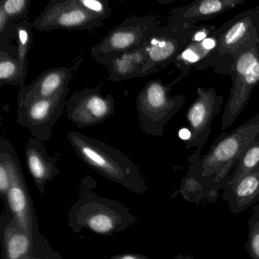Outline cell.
Listing matches in <instances>:
<instances>
[{"label":"cell","instance_id":"cell-9","mask_svg":"<svg viewBox=\"0 0 259 259\" xmlns=\"http://www.w3.org/2000/svg\"><path fill=\"white\" fill-rule=\"evenodd\" d=\"M10 164L11 185L6 198L7 208L18 226L34 239L36 250L41 247L45 241L39 232L38 221L32 198L27 186L19 156L13 145L10 149Z\"/></svg>","mask_w":259,"mask_h":259},{"label":"cell","instance_id":"cell-17","mask_svg":"<svg viewBox=\"0 0 259 259\" xmlns=\"http://www.w3.org/2000/svg\"><path fill=\"white\" fill-rule=\"evenodd\" d=\"M25 155L27 166L34 184L38 192L44 195L47 183L60 174L57 159L50 155L44 142L34 138L28 139Z\"/></svg>","mask_w":259,"mask_h":259},{"label":"cell","instance_id":"cell-11","mask_svg":"<svg viewBox=\"0 0 259 259\" xmlns=\"http://www.w3.org/2000/svg\"><path fill=\"white\" fill-rule=\"evenodd\" d=\"M196 98L186 111L189 135L184 139L186 149H202L212 133V122L221 112L224 97L214 89L198 88Z\"/></svg>","mask_w":259,"mask_h":259},{"label":"cell","instance_id":"cell-3","mask_svg":"<svg viewBox=\"0 0 259 259\" xmlns=\"http://www.w3.org/2000/svg\"><path fill=\"white\" fill-rule=\"evenodd\" d=\"M67 139L78 157L107 180L139 195L148 191L139 167L122 151L78 132H69Z\"/></svg>","mask_w":259,"mask_h":259},{"label":"cell","instance_id":"cell-25","mask_svg":"<svg viewBox=\"0 0 259 259\" xmlns=\"http://www.w3.org/2000/svg\"><path fill=\"white\" fill-rule=\"evenodd\" d=\"M16 24L9 18L3 9L0 8V49L16 57L17 48L10 45L11 40L16 38Z\"/></svg>","mask_w":259,"mask_h":259},{"label":"cell","instance_id":"cell-16","mask_svg":"<svg viewBox=\"0 0 259 259\" xmlns=\"http://www.w3.org/2000/svg\"><path fill=\"white\" fill-rule=\"evenodd\" d=\"M245 0H195L171 11L168 23L189 27L208 20L242 5Z\"/></svg>","mask_w":259,"mask_h":259},{"label":"cell","instance_id":"cell-24","mask_svg":"<svg viewBox=\"0 0 259 259\" xmlns=\"http://www.w3.org/2000/svg\"><path fill=\"white\" fill-rule=\"evenodd\" d=\"M178 194H181L183 198L189 202L198 203L203 198H210L209 194L202 184L188 172L187 175L182 180L180 189L172 197Z\"/></svg>","mask_w":259,"mask_h":259},{"label":"cell","instance_id":"cell-30","mask_svg":"<svg viewBox=\"0 0 259 259\" xmlns=\"http://www.w3.org/2000/svg\"><path fill=\"white\" fill-rule=\"evenodd\" d=\"M47 257H48V259H63L59 254H56L55 252L51 253L50 255L49 252H48Z\"/></svg>","mask_w":259,"mask_h":259},{"label":"cell","instance_id":"cell-21","mask_svg":"<svg viewBox=\"0 0 259 259\" xmlns=\"http://www.w3.org/2000/svg\"><path fill=\"white\" fill-rule=\"evenodd\" d=\"M25 81L22 75L19 60L6 51H0V84L25 87Z\"/></svg>","mask_w":259,"mask_h":259},{"label":"cell","instance_id":"cell-1","mask_svg":"<svg viewBox=\"0 0 259 259\" xmlns=\"http://www.w3.org/2000/svg\"><path fill=\"white\" fill-rule=\"evenodd\" d=\"M258 136L259 113L233 131L221 133L204 156L197 149L188 158V172L202 184L210 198H218V189H226L241 156Z\"/></svg>","mask_w":259,"mask_h":259},{"label":"cell","instance_id":"cell-23","mask_svg":"<svg viewBox=\"0 0 259 259\" xmlns=\"http://www.w3.org/2000/svg\"><path fill=\"white\" fill-rule=\"evenodd\" d=\"M31 23L27 20L21 21L16 24V39H17V60L22 69L24 79L26 80L28 67V52L32 42Z\"/></svg>","mask_w":259,"mask_h":259},{"label":"cell","instance_id":"cell-2","mask_svg":"<svg viewBox=\"0 0 259 259\" xmlns=\"http://www.w3.org/2000/svg\"><path fill=\"white\" fill-rule=\"evenodd\" d=\"M92 186L83 181L78 199L68 212V226L74 233L78 234L86 229L101 236H111L137 221L126 206L95 193Z\"/></svg>","mask_w":259,"mask_h":259},{"label":"cell","instance_id":"cell-10","mask_svg":"<svg viewBox=\"0 0 259 259\" xmlns=\"http://www.w3.org/2000/svg\"><path fill=\"white\" fill-rule=\"evenodd\" d=\"M198 25L184 27L167 23L159 27L145 45L147 63L143 77L156 73L172 64L177 56L191 43Z\"/></svg>","mask_w":259,"mask_h":259},{"label":"cell","instance_id":"cell-18","mask_svg":"<svg viewBox=\"0 0 259 259\" xmlns=\"http://www.w3.org/2000/svg\"><path fill=\"white\" fill-rule=\"evenodd\" d=\"M2 259H33L34 239L16 224L8 209L1 216Z\"/></svg>","mask_w":259,"mask_h":259},{"label":"cell","instance_id":"cell-4","mask_svg":"<svg viewBox=\"0 0 259 259\" xmlns=\"http://www.w3.org/2000/svg\"><path fill=\"white\" fill-rule=\"evenodd\" d=\"M108 12L105 0H51L33 21V29L92 31L101 28Z\"/></svg>","mask_w":259,"mask_h":259},{"label":"cell","instance_id":"cell-7","mask_svg":"<svg viewBox=\"0 0 259 259\" xmlns=\"http://www.w3.org/2000/svg\"><path fill=\"white\" fill-rule=\"evenodd\" d=\"M220 28L221 31L216 50L197 65L195 71L218 66L226 57L231 59L259 45V5L239 13Z\"/></svg>","mask_w":259,"mask_h":259},{"label":"cell","instance_id":"cell-26","mask_svg":"<svg viewBox=\"0 0 259 259\" xmlns=\"http://www.w3.org/2000/svg\"><path fill=\"white\" fill-rule=\"evenodd\" d=\"M251 211L248 221V235L245 248L251 259H259V204L253 205Z\"/></svg>","mask_w":259,"mask_h":259},{"label":"cell","instance_id":"cell-5","mask_svg":"<svg viewBox=\"0 0 259 259\" xmlns=\"http://www.w3.org/2000/svg\"><path fill=\"white\" fill-rule=\"evenodd\" d=\"M174 78L165 84L160 78L148 81L136 98L139 126L148 136L161 137L166 124L181 110L186 101L184 95H170L177 84Z\"/></svg>","mask_w":259,"mask_h":259},{"label":"cell","instance_id":"cell-29","mask_svg":"<svg viewBox=\"0 0 259 259\" xmlns=\"http://www.w3.org/2000/svg\"><path fill=\"white\" fill-rule=\"evenodd\" d=\"M174 259H195L192 256L189 254H178Z\"/></svg>","mask_w":259,"mask_h":259},{"label":"cell","instance_id":"cell-20","mask_svg":"<svg viewBox=\"0 0 259 259\" xmlns=\"http://www.w3.org/2000/svg\"><path fill=\"white\" fill-rule=\"evenodd\" d=\"M147 63L145 46L125 52L109 60L104 67L109 73V80L115 82L143 77Z\"/></svg>","mask_w":259,"mask_h":259},{"label":"cell","instance_id":"cell-14","mask_svg":"<svg viewBox=\"0 0 259 259\" xmlns=\"http://www.w3.org/2000/svg\"><path fill=\"white\" fill-rule=\"evenodd\" d=\"M221 28L214 25H199L192 36L191 43L177 56L172 64L180 71L176 78L180 82L189 76L197 65L210 57L216 50Z\"/></svg>","mask_w":259,"mask_h":259},{"label":"cell","instance_id":"cell-12","mask_svg":"<svg viewBox=\"0 0 259 259\" xmlns=\"http://www.w3.org/2000/svg\"><path fill=\"white\" fill-rule=\"evenodd\" d=\"M66 109L69 120L79 128L102 123L116 110L113 95L104 96L100 87L77 91L68 100Z\"/></svg>","mask_w":259,"mask_h":259},{"label":"cell","instance_id":"cell-19","mask_svg":"<svg viewBox=\"0 0 259 259\" xmlns=\"http://www.w3.org/2000/svg\"><path fill=\"white\" fill-rule=\"evenodd\" d=\"M223 199L231 213L243 212L259 200V166L243 176L235 184L224 189Z\"/></svg>","mask_w":259,"mask_h":259},{"label":"cell","instance_id":"cell-13","mask_svg":"<svg viewBox=\"0 0 259 259\" xmlns=\"http://www.w3.org/2000/svg\"><path fill=\"white\" fill-rule=\"evenodd\" d=\"M68 93L69 89L57 96L38 100L28 105L17 104L18 123L28 128L34 139L48 142L66 107Z\"/></svg>","mask_w":259,"mask_h":259},{"label":"cell","instance_id":"cell-6","mask_svg":"<svg viewBox=\"0 0 259 259\" xmlns=\"http://www.w3.org/2000/svg\"><path fill=\"white\" fill-rule=\"evenodd\" d=\"M227 72L232 86L221 117V128L231 126L259 85V45L230 59Z\"/></svg>","mask_w":259,"mask_h":259},{"label":"cell","instance_id":"cell-15","mask_svg":"<svg viewBox=\"0 0 259 259\" xmlns=\"http://www.w3.org/2000/svg\"><path fill=\"white\" fill-rule=\"evenodd\" d=\"M73 79L72 68H53L42 72L35 80L23 89H19L18 104L28 105L38 100L48 99L57 96L69 89Z\"/></svg>","mask_w":259,"mask_h":259},{"label":"cell","instance_id":"cell-8","mask_svg":"<svg viewBox=\"0 0 259 259\" xmlns=\"http://www.w3.org/2000/svg\"><path fill=\"white\" fill-rule=\"evenodd\" d=\"M159 27L158 21L154 16L125 18L92 48V59L104 66L116 56L145 46Z\"/></svg>","mask_w":259,"mask_h":259},{"label":"cell","instance_id":"cell-28","mask_svg":"<svg viewBox=\"0 0 259 259\" xmlns=\"http://www.w3.org/2000/svg\"><path fill=\"white\" fill-rule=\"evenodd\" d=\"M108 259H151L148 256L140 253H122V254H116L112 256Z\"/></svg>","mask_w":259,"mask_h":259},{"label":"cell","instance_id":"cell-27","mask_svg":"<svg viewBox=\"0 0 259 259\" xmlns=\"http://www.w3.org/2000/svg\"><path fill=\"white\" fill-rule=\"evenodd\" d=\"M30 6L29 0H4L0 2V8L4 10L11 20L17 23L26 20Z\"/></svg>","mask_w":259,"mask_h":259},{"label":"cell","instance_id":"cell-22","mask_svg":"<svg viewBox=\"0 0 259 259\" xmlns=\"http://www.w3.org/2000/svg\"><path fill=\"white\" fill-rule=\"evenodd\" d=\"M259 166V136L241 156L229 178L227 186L235 184L243 176ZM226 187V188H227Z\"/></svg>","mask_w":259,"mask_h":259}]
</instances>
